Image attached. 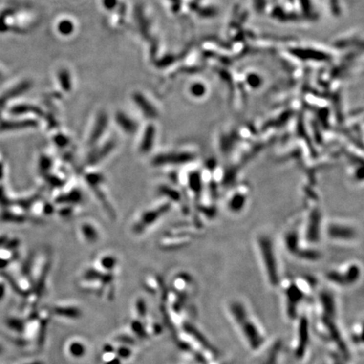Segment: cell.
<instances>
[{
  "mask_svg": "<svg viewBox=\"0 0 364 364\" xmlns=\"http://www.w3.org/2000/svg\"><path fill=\"white\" fill-rule=\"evenodd\" d=\"M170 209V204L165 203L163 205L159 206L156 208H153L151 210L145 212L144 214L141 216V218L137 224L134 226V231L137 233L143 232L147 227L154 224L159 217H162L166 212Z\"/></svg>",
  "mask_w": 364,
  "mask_h": 364,
  "instance_id": "cell-8",
  "label": "cell"
},
{
  "mask_svg": "<svg viewBox=\"0 0 364 364\" xmlns=\"http://www.w3.org/2000/svg\"><path fill=\"white\" fill-rule=\"evenodd\" d=\"M39 166L42 171H48L52 166V160L48 157H42Z\"/></svg>",
  "mask_w": 364,
  "mask_h": 364,
  "instance_id": "cell-28",
  "label": "cell"
},
{
  "mask_svg": "<svg viewBox=\"0 0 364 364\" xmlns=\"http://www.w3.org/2000/svg\"><path fill=\"white\" fill-rule=\"evenodd\" d=\"M136 312L138 314L139 318H144L147 314V306L146 303L143 299H139L136 302Z\"/></svg>",
  "mask_w": 364,
  "mask_h": 364,
  "instance_id": "cell-24",
  "label": "cell"
},
{
  "mask_svg": "<svg viewBox=\"0 0 364 364\" xmlns=\"http://www.w3.org/2000/svg\"><path fill=\"white\" fill-rule=\"evenodd\" d=\"M53 141L58 147H64L68 144L69 139L64 134H58L53 138Z\"/></svg>",
  "mask_w": 364,
  "mask_h": 364,
  "instance_id": "cell-27",
  "label": "cell"
},
{
  "mask_svg": "<svg viewBox=\"0 0 364 364\" xmlns=\"http://www.w3.org/2000/svg\"><path fill=\"white\" fill-rule=\"evenodd\" d=\"M44 364V363L42 361H35L32 362V363H29V364Z\"/></svg>",
  "mask_w": 364,
  "mask_h": 364,
  "instance_id": "cell-34",
  "label": "cell"
},
{
  "mask_svg": "<svg viewBox=\"0 0 364 364\" xmlns=\"http://www.w3.org/2000/svg\"><path fill=\"white\" fill-rule=\"evenodd\" d=\"M159 193L168 196L169 198L172 200H178L179 199V194L176 191H174L171 187H166V186H161L159 187Z\"/></svg>",
  "mask_w": 364,
  "mask_h": 364,
  "instance_id": "cell-25",
  "label": "cell"
},
{
  "mask_svg": "<svg viewBox=\"0 0 364 364\" xmlns=\"http://www.w3.org/2000/svg\"><path fill=\"white\" fill-rule=\"evenodd\" d=\"M3 166H2V165H0V178L3 176Z\"/></svg>",
  "mask_w": 364,
  "mask_h": 364,
  "instance_id": "cell-35",
  "label": "cell"
},
{
  "mask_svg": "<svg viewBox=\"0 0 364 364\" xmlns=\"http://www.w3.org/2000/svg\"><path fill=\"white\" fill-rule=\"evenodd\" d=\"M43 209H44V212L46 213V214H51L53 211L52 206L49 205V204H46Z\"/></svg>",
  "mask_w": 364,
  "mask_h": 364,
  "instance_id": "cell-33",
  "label": "cell"
},
{
  "mask_svg": "<svg viewBox=\"0 0 364 364\" xmlns=\"http://www.w3.org/2000/svg\"><path fill=\"white\" fill-rule=\"evenodd\" d=\"M363 329H364V324L363 321H358L354 323L351 328V332H350V337H351V343L352 346L356 347H360L363 350L364 347V342H363Z\"/></svg>",
  "mask_w": 364,
  "mask_h": 364,
  "instance_id": "cell-14",
  "label": "cell"
},
{
  "mask_svg": "<svg viewBox=\"0 0 364 364\" xmlns=\"http://www.w3.org/2000/svg\"><path fill=\"white\" fill-rule=\"evenodd\" d=\"M281 289L283 315L289 322H294L303 309V303L316 294L317 281L310 277L300 276L294 278L281 279Z\"/></svg>",
  "mask_w": 364,
  "mask_h": 364,
  "instance_id": "cell-3",
  "label": "cell"
},
{
  "mask_svg": "<svg viewBox=\"0 0 364 364\" xmlns=\"http://www.w3.org/2000/svg\"><path fill=\"white\" fill-rule=\"evenodd\" d=\"M258 357L253 364H283L285 345L281 338L268 342L266 346L257 352Z\"/></svg>",
  "mask_w": 364,
  "mask_h": 364,
  "instance_id": "cell-7",
  "label": "cell"
},
{
  "mask_svg": "<svg viewBox=\"0 0 364 364\" xmlns=\"http://www.w3.org/2000/svg\"><path fill=\"white\" fill-rule=\"evenodd\" d=\"M116 352V355L118 357V358L122 360V359H127V358H128L130 356H131V354H132V352H131V350L128 348V347H127V346H120L119 348L116 349V351H115Z\"/></svg>",
  "mask_w": 364,
  "mask_h": 364,
  "instance_id": "cell-26",
  "label": "cell"
},
{
  "mask_svg": "<svg viewBox=\"0 0 364 364\" xmlns=\"http://www.w3.org/2000/svg\"><path fill=\"white\" fill-rule=\"evenodd\" d=\"M259 243V253L266 281L271 288H278L282 278L272 242L263 239Z\"/></svg>",
  "mask_w": 364,
  "mask_h": 364,
  "instance_id": "cell-6",
  "label": "cell"
},
{
  "mask_svg": "<svg viewBox=\"0 0 364 364\" xmlns=\"http://www.w3.org/2000/svg\"><path fill=\"white\" fill-rule=\"evenodd\" d=\"M315 309L311 320L313 331L335 353L349 362L352 358L351 348L339 323V309L336 295L330 289L316 292Z\"/></svg>",
  "mask_w": 364,
  "mask_h": 364,
  "instance_id": "cell-1",
  "label": "cell"
},
{
  "mask_svg": "<svg viewBox=\"0 0 364 364\" xmlns=\"http://www.w3.org/2000/svg\"><path fill=\"white\" fill-rule=\"evenodd\" d=\"M80 200H81V196H80V192L73 191V192H71V193L67 194L66 196L60 197L59 202H60V203L61 202L62 203H70V202L76 203V202H80Z\"/></svg>",
  "mask_w": 364,
  "mask_h": 364,
  "instance_id": "cell-22",
  "label": "cell"
},
{
  "mask_svg": "<svg viewBox=\"0 0 364 364\" xmlns=\"http://www.w3.org/2000/svg\"><path fill=\"white\" fill-rule=\"evenodd\" d=\"M190 153H171L159 154L153 159L154 166H166V165H179L189 161Z\"/></svg>",
  "mask_w": 364,
  "mask_h": 364,
  "instance_id": "cell-9",
  "label": "cell"
},
{
  "mask_svg": "<svg viewBox=\"0 0 364 364\" xmlns=\"http://www.w3.org/2000/svg\"><path fill=\"white\" fill-rule=\"evenodd\" d=\"M86 180L90 187L96 188L103 181V176L98 173H89L86 174Z\"/></svg>",
  "mask_w": 364,
  "mask_h": 364,
  "instance_id": "cell-23",
  "label": "cell"
},
{
  "mask_svg": "<svg viewBox=\"0 0 364 364\" xmlns=\"http://www.w3.org/2000/svg\"><path fill=\"white\" fill-rule=\"evenodd\" d=\"M68 352L72 357L75 358H82L86 352V348L83 343L79 342H73L68 346Z\"/></svg>",
  "mask_w": 364,
  "mask_h": 364,
  "instance_id": "cell-18",
  "label": "cell"
},
{
  "mask_svg": "<svg viewBox=\"0 0 364 364\" xmlns=\"http://www.w3.org/2000/svg\"><path fill=\"white\" fill-rule=\"evenodd\" d=\"M131 328H132V331L138 337L145 338V337H147L148 332L146 331V328H145L144 324L140 321H138V320L132 321V323H131Z\"/></svg>",
  "mask_w": 364,
  "mask_h": 364,
  "instance_id": "cell-21",
  "label": "cell"
},
{
  "mask_svg": "<svg viewBox=\"0 0 364 364\" xmlns=\"http://www.w3.org/2000/svg\"><path fill=\"white\" fill-rule=\"evenodd\" d=\"M116 121L117 125L127 133L132 134L138 130V124L136 122L123 112L116 114Z\"/></svg>",
  "mask_w": 364,
  "mask_h": 364,
  "instance_id": "cell-13",
  "label": "cell"
},
{
  "mask_svg": "<svg viewBox=\"0 0 364 364\" xmlns=\"http://www.w3.org/2000/svg\"><path fill=\"white\" fill-rule=\"evenodd\" d=\"M293 323H294V332L291 348L294 358L302 362L307 358L311 344L312 326L310 316L302 310Z\"/></svg>",
  "mask_w": 364,
  "mask_h": 364,
  "instance_id": "cell-4",
  "label": "cell"
},
{
  "mask_svg": "<svg viewBox=\"0 0 364 364\" xmlns=\"http://www.w3.org/2000/svg\"><path fill=\"white\" fill-rule=\"evenodd\" d=\"M81 232L83 235L84 238L88 242L93 243L95 242L99 238V234L95 227L90 224H85L81 227Z\"/></svg>",
  "mask_w": 364,
  "mask_h": 364,
  "instance_id": "cell-17",
  "label": "cell"
},
{
  "mask_svg": "<svg viewBox=\"0 0 364 364\" xmlns=\"http://www.w3.org/2000/svg\"><path fill=\"white\" fill-rule=\"evenodd\" d=\"M205 87H204L203 85H201V84H195L192 87V93L195 96H202L205 93Z\"/></svg>",
  "mask_w": 364,
  "mask_h": 364,
  "instance_id": "cell-29",
  "label": "cell"
},
{
  "mask_svg": "<svg viewBox=\"0 0 364 364\" xmlns=\"http://www.w3.org/2000/svg\"><path fill=\"white\" fill-rule=\"evenodd\" d=\"M116 340L117 342H119V343H125V344H132V343H134V341H133L132 337H129V336H126V335H123V336L116 337Z\"/></svg>",
  "mask_w": 364,
  "mask_h": 364,
  "instance_id": "cell-31",
  "label": "cell"
},
{
  "mask_svg": "<svg viewBox=\"0 0 364 364\" xmlns=\"http://www.w3.org/2000/svg\"><path fill=\"white\" fill-rule=\"evenodd\" d=\"M107 358H105V364H121V359L117 356L114 357L112 353H105Z\"/></svg>",
  "mask_w": 364,
  "mask_h": 364,
  "instance_id": "cell-30",
  "label": "cell"
},
{
  "mask_svg": "<svg viewBox=\"0 0 364 364\" xmlns=\"http://www.w3.org/2000/svg\"><path fill=\"white\" fill-rule=\"evenodd\" d=\"M107 127V116L105 113H101L96 118L95 125L92 128L88 143L89 145H95L99 139L103 136Z\"/></svg>",
  "mask_w": 364,
  "mask_h": 364,
  "instance_id": "cell-10",
  "label": "cell"
},
{
  "mask_svg": "<svg viewBox=\"0 0 364 364\" xmlns=\"http://www.w3.org/2000/svg\"><path fill=\"white\" fill-rule=\"evenodd\" d=\"M7 326H9V329L13 330V331L17 332V333H21L25 331V322L19 318H9L6 321Z\"/></svg>",
  "mask_w": 364,
  "mask_h": 364,
  "instance_id": "cell-19",
  "label": "cell"
},
{
  "mask_svg": "<svg viewBox=\"0 0 364 364\" xmlns=\"http://www.w3.org/2000/svg\"><path fill=\"white\" fill-rule=\"evenodd\" d=\"M115 142L112 140L108 141L106 144H102L101 147L94 151L89 156L88 164L90 166L97 165L102 159H104L108 154L114 150Z\"/></svg>",
  "mask_w": 364,
  "mask_h": 364,
  "instance_id": "cell-11",
  "label": "cell"
},
{
  "mask_svg": "<svg viewBox=\"0 0 364 364\" xmlns=\"http://www.w3.org/2000/svg\"><path fill=\"white\" fill-rule=\"evenodd\" d=\"M329 364V363L327 362H322V363H320V364Z\"/></svg>",
  "mask_w": 364,
  "mask_h": 364,
  "instance_id": "cell-36",
  "label": "cell"
},
{
  "mask_svg": "<svg viewBox=\"0 0 364 364\" xmlns=\"http://www.w3.org/2000/svg\"><path fill=\"white\" fill-rule=\"evenodd\" d=\"M362 267L357 262H348L328 271L324 278L329 284L338 288H352L360 281Z\"/></svg>",
  "mask_w": 364,
  "mask_h": 364,
  "instance_id": "cell-5",
  "label": "cell"
},
{
  "mask_svg": "<svg viewBox=\"0 0 364 364\" xmlns=\"http://www.w3.org/2000/svg\"><path fill=\"white\" fill-rule=\"evenodd\" d=\"M116 263L117 261H116V257H112V256H106V257H102L100 261L101 268L107 272L112 271L116 267Z\"/></svg>",
  "mask_w": 364,
  "mask_h": 364,
  "instance_id": "cell-20",
  "label": "cell"
},
{
  "mask_svg": "<svg viewBox=\"0 0 364 364\" xmlns=\"http://www.w3.org/2000/svg\"><path fill=\"white\" fill-rule=\"evenodd\" d=\"M156 134V129L154 126L150 124L146 127L144 130L143 138L141 139L139 150L141 153H147L151 151L153 146L154 139Z\"/></svg>",
  "mask_w": 364,
  "mask_h": 364,
  "instance_id": "cell-12",
  "label": "cell"
},
{
  "mask_svg": "<svg viewBox=\"0 0 364 364\" xmlns=\"http://www.w3.org/2000/svg\"><path fill=\"white\" fill-rule=\"evenodd\" d=\"M134 101H136L138 107L140 108V110L143 111L144 116L148 117V118H150V119H153V118L156 117V110L154 109L153 106L150 104V102L146 99L144 98L143 95H135Z\"/></svg>",
  "mask_w": 364,
  "mask_h": 364,
  "instance_id": "cell-15",
  "label": "cell"
},
{
  "mask_svg": "<svg viewBox=\"0 0 364 364\" xmlns=\"http://www.w3.org/2000/svg\"><path fill=\"white\" fill-rule=\"evenodd\" d=\"M60 31L63 33H69L72 31V25L69 22H64L60 24Z\"/></svg>",
  "mask_w": 364,
  "mask_h": 364,
  "instance_id": "cell-32",
  "label": "cell"
},
{
  "mask_svg": "<svg viewBox=\"0 0 364 364\" xmlns=\"http://www.w3.org/2000/svg\"><path fill=\"white\" fill-rule=\"evenodd\" d=\"M226 311L246 346L251 352H260L269 340L263 325L248 304L240 299H232L227 303Z\"/></svg>",
  "mask_w": 364,
  "mask_h": 364,
  "instance_id": "cell-2",
  "label": "cell"
},
{
  "mask_svg": "<svg viewBox=\"0 0 364 364\" xmlns=\"http://www.w3.org/2000/svg\"><path fill=\"white\" fill-rule=\"evenodd\" d=\"M53 313L58 316L72 320L80 318L82 315L80 309L74 306H56L53 309Z\"/></svg>",
  "mask_w": 364,
  "mask_h": 364,
  "instance_id": "cell-16",
  "label": "cell"
}]
</instances>
